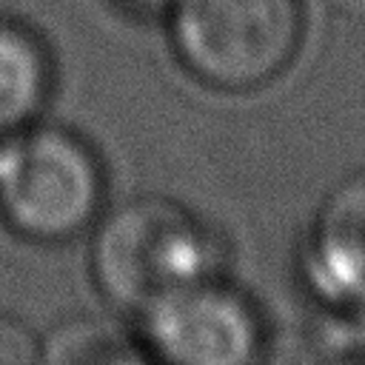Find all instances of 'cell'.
<instances>
[{
	"instance_id": "6",
	"label": "cell",
	"mask_w": 365,
	"mask_h": 365,
	"mask_svg": "<svg viewBox=\"0 0 365 365\" xmlns=\"http://www.w3.org/2000/svg\"><path fill=\"white\" fill-rule=\"evenodd\" d=\"M51 83L43 46L17 26L0 23V128L23 125L46 103Z\"/></svg>"
},
{
	"instance_id": "8",
	"label": "cell",
	"mask_w": 365,
	"mask_h": 365,
	"mask_svg": "<svg viewBox=\"0 0 365 365\" xmlns=\"http://www.w3.org/2000/svg\"><path fill=\"white\" fill-rule=\"evenodd\" d=\"M40 356L34 336L11 317L0 314V365H26Z\"/></svg>"
},
{
	"instance_id": "11",
	"label": "cell",
	"mask_w": 365,
	"mask_h": 365,
	"mask_svg": "<svg viewBox=\"0 0 365 365\" xmlns=\"http://www.w3.org/2000/svg\"><path fill=\"white\" fill-rule=\"evenodd\" d=\"M137 3H163V0H137Z\"/></svg>"
},
{
	"instance_id": "5",
	"label": "cell",
	"mask_w": 365,
	"mask_h": 365,
	"mask_svg": "<svg viewBox=\"0 0 365 365\" xmlns=\"http://www.w3.org/2000/svg\"><path fill=\"white\" fill-rule=\"evenodd\" d=\"M317 271L336 294L365 297V171L339 182L317 217Z\"/></svg>"
},
{
	"instance_id": "3",
	"label": "cell",
	"mask_w": 365,
	"mask_h": 365,
	"mask_svg": "<svg viewBox=\"0 0 365 365\" xmlns=\"http://www.w3.org/2000/svg\"><path fill=\"white\" fill-rule=\"evenodd\" d=\"M100 200L97 157L60 128L31 131L0 154V214L31 240L57 242L80 234Z\"/></svg>"
},
{
	"instance_id": "7",
	"label": "cell",
	"mask_w": 365,
	"mask_h": 365,
	"mask_svg": "<svg viewBox=\"0 0 365 365\" xmlns=\"http://www.w3.org/2000/svg\"><path fill=\"white\" fill-rule=\"evenodd\" d=\"M48 362H137L140 354L114 331L100 322H68L46 339L40 354Z\"/></svg>"
},
{
	"instance_id": "2",
	"label": "cell",
	"mask_w": 365,
	"mask_h": 365,
	"mask_svg": "<svg viewBox=\"0 0 365 365\" xmlns=\"http://www.w3.org/2000/svg\"><path fill=\"white\" fill-rule=\"evenodd\" d=\"M299 0H177L174 40L208 86L242 91L274 80L297 54Z\"/></svg>"
},
{
	"instance_id": "9",
	"label": "cell",
	"mask_w": 365,
	"mask_h": 365,
	"mask_svg": "<svg viewBox=\"0 0 365 365\" xmlns=\"http://www.w3.org/2000/svg\"><path fill=\"white\" fill-rule=\"evenodd\" d=\"M359 336H362V345H365V308H362V317H359Z\"/></svg>"
},
{
	"instance_id": "4",
	"label": "cell",
	"mask_w": 365,
	"mask_h": 365,
	"mask_svg": "<svg viewBox=\"0 0 365 365\" xmlns=\"http://www.w3.org/2000/svg\"><path fill=\"white\" fill-rule=\"evenodd\" d=\"M151 348L180 365H240L257 356L259 325L251 308L208 279L145 311Z\"/></svg>"
},
{
	"instance_id": "1",
	"label": "cell",
	"mask_w": 365,
	"mask_h": 365,
	"mask_svg": "<svg viewBox=\"0 0 365 365\" xmlns=\"http://www.w3.org/2000/svg\"><path fill=\"white\" fill-rule=\"evenodd\" d=\"M211 248L194 217L168 200L120 205L97 231L91 268L103 294L125 311H148L160 299L208 279Z\"/></svg>"
},
{
	"instance_id": "12",
	"label": "cell",
	"mask_w": 365,
	"mask_h": 365,
	"mask_svg": "<svg viewBox=\"0 0 365 365\" xmlns=\"http://www.w3.org/2000/svg\"><path fill=\"white\" fill-rule=\"evenodd\" d=\"M0 3H9V0H0Z\"/></svg>"
},
{
	"instance_id": "10",
	"label": "cell",
	"mask_w": 365,
	"mask_h": 365,
	"mask_svg": "<svg viewBox=\"0 0 365 365\" xmlns=\"http://www.w3.org/2000/svg\"><path fill=\"white\" fill-rule=\"evenodd\" d=\"M351 3H356V6H362V9H365V0H351Z\"/></svg>"
}]
</instances>
